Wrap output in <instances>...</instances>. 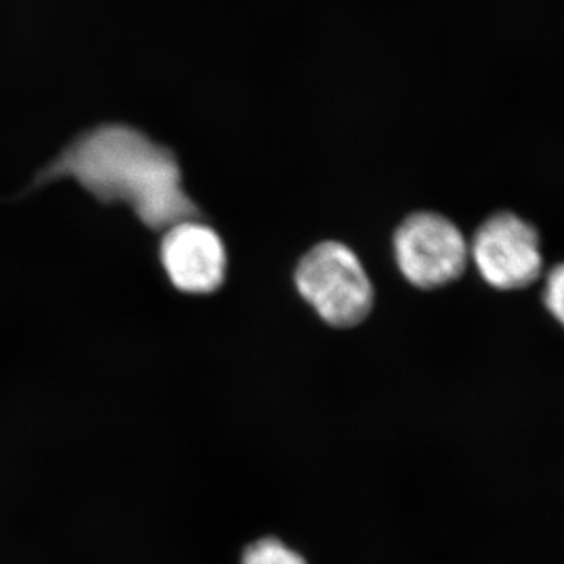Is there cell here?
I'll use <instances>...</instances> for the list:
<instances>
[{
    "mask_svg": "<svg viewBox=\"0 0 564 564\" xmlns=\"http://www.w3.org/2000/svg\"><path fill=\"white\" fill-rule=\"evenodd\" d=\"M61 180H73L102 206L129 207L152 232L204 218L185 191L176 152L128 122H102L74 137L36 173L29 192Z\"/></svg>",
    "mask_w": 564,
    "mask_h": 564,
    "instance_id": "cell-1",
    "label": "cell"
},
{
    "mask_svg": "<svg viewBox=\"0 0 564 564\" xmlns=\"http://www.w3.org/2000/svg\"><path fill=\"white\" fill-rule=\"evenodd\" d=\"M293 281L304 302L334 328H352L372 313V281L358 254L343 242L325 240L311 248Z\"/></svg>",
    "mask_w": 564,
    "mask_h": 564,
    "instance_id": "cell-2",
    "label": "cell"
},
{
    "mask_svg": "<svg viewBox=\"0 0 564 564\" xmlns=\"http://www.w3.org/2000/svg\"><path fill=\"white\" fill-rule=\"evenodd\" d=\"M393 258L404 280L422 291L445 288L469 263V242L454 221L436 212H415L393 232Z\"/></svg>",
    "mask_w": 564,
    "mask_h": 564,
    "instance_id": "cell-3",
    "label": "cell"
},
{
    "mask_svg": "<svg viewBox=\"0 0 564 564\" xmlns=\"http://www.w3.org/2000/svg\"><path fill=\"white\" fill-rule=\"evenodd\" d=\"M469 258L497 291H521L543 272L540 232L513 212H497L481 223L469 242Z\"/></svg>",
    "mask_w": 564,
    "mask_h": 564,
    "instance_id": "cell-4",
    "label": "cell"
},
{
    "mask_svg": "<svg viewBox=\"0 0 564 564\" xmlns=\"http://www.w3.org/2000/svg\"><path fill=\"white\" fill-rule=\"evenodd\" d=\"M162 272L174 291L204 296L220 291L228 276V250L203 218L170 226L158 248Z\"/></svg>",
    "mask_w": 564,
    "mask_h": 564,
    "instance_id": "cell-5",
    "label": "cell"
},
{
    "mask_svg": "<svg viewBox=\"0 0 564 564\" xmlns=\"http://www.w3.org/2000/svg\"><path fill=\"white\" fill-rule=\"evenodd\" d=\"M240 564H307V560L280 538L265 536L245 547Z\"/></svg>",
    "mask_w": 564,
    "mask_h": 564,
    "instance_id": "cell-6",
    "label": "cell"
},
{
    "mask_svg": "<svg viewBox=\"0 0 564 564\" xmlns=\"http://www.w3.org/2000/svg\"><path fill=\"white\" fill-rule=\"evenodd\" d=\"M563 267L556 265L555 269L549 273L547 281H545L544 304L545 307H547L549 314L556 318V322L558 323H563Z\"/></svg>",
    "mask_w": 564,
    "mask_h": 564,
    "instance_id": "cell-7",
    "label": "cell"
}]
</instances>
